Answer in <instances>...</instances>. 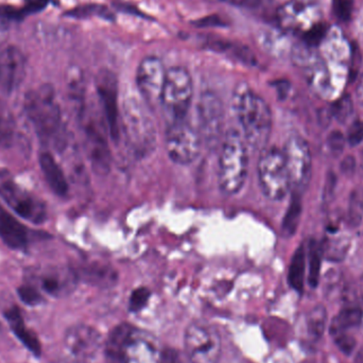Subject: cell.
Wrapping results in <instances>:
<instances>
[{"label": "cell", "mask_w": 363, "mask_h": 363, "mask_svg": "<svg viewBox=\"0 0 363 363\" xmlns=\"http://www.w3.org/2000/svg\"><path fill=\"white\" fill-rule=\"evenodd\" d=\"M232 106L247 146L264 150L272 131V113L264 98L247 83H239L233 93Z\"/></svg>", "instance_id": "cell-1"}, {"label": "cell", "mask_w": 363, "mask_h": 363, "mask_svg": "<svg viewBox=\"0 0 363 363\" xmlns=\"http://www.w3.org/2000/svg\"><path fill=\"white\" fill-rule=\"evenodd\" d=\"M23 108L40 140L44 144L52 145L57 150L63 149L65 131L53 87L43 84L28 91Z\"/></svg>", "instance_id": "cell-2"}, {"label": "cell", "mask_w": 363, "mask_h": 363, "mask_svg": "<svg viewBox=\"0 0 363 363\" xmlns=\"http://www.w3.org/2000/svg\"><path fill=\"white\" fill-rule=\"evenodd\" d=\"M249 155L247 144L234 130H230L222 140L218 165V183L226 196L238 194L247 181Z\"/></svg>", "instance_id": "cell-3"}, {"label": "cell", "mask_w": 363, "mask_h": 363, "mask_svg": "<svg viewBox=\"0 0 363 363\" xmlns=\"http://www.w3.org/2000/svg\"><path fill=\"white\" fill-rule=\"evenodd\" d=\"M148 108L144 101L134 98H129L123 104L121 128L132 152L138 157L150 155L157 146V125Z\"/></svg>", "instance_id": "cell-4"}, {"label": "cell", "mask_w": 363, "mask_h": 363, "mask_svg": "<svg viewBox=\"0 0 363 363\" xmlns=\"http://www.w3.org/2000/svg\"><path fill=\"white\" fill-rule=\"evenodd\" d=\"M194 97L191 74L182 66L167 69L161 106L168 123L185 121Z\"/></svg>", "instance_id": "cell-5"}, {"label": "cell", "mask_w": 363, "mask_h": 363, "mask_svg": "<svg viewBox=\"0 0 363 363\" xmlns=\"http://www.w3.org/2000/svg\"><path fill=\"white\" fill-rule=\"evenodd\" d=\"M80 121L84 130L85 147L91 167L98 174H108L111 167V151L106 133H108L106 119L95 110H87L86 106L80 110Z\"/></svg>", "instance_id": "cell-6"}, {"label": "cell", "mask_w": 363, "mask_h": 363, "mask_svg": "<svg viewBox=\"0 0 363 363\" xmlns=\"http://www.w3.org/2000/svg\"><path fill=\"white\" fill-rule=\"evenodd\" d=\"M260 188L267 198L281 201L291 188L283 151L272 147L264 148L257 166Z\"/></svg>", "instance_id": "cell-7"}, {"label": "cell", "mask_w": 363, "mask_h": 363, "mask_svg": "<svg viewBox=\"0 0 363 363\" xmlns=\"http://www.w3.org/2000/svg\"><path fill=\"white\" fill-rule=\"evenodd\" d=\"M184 347L190 363H218L221 357V336L207 322H194L186 330Z\"/></svg>", "instance_id": "cell-8"}, {"label": "cell", "mask_w": 363, "mask_h": 363, "mask_svg": "<svg viewBox=\"0 0 363 363\" xmlns=\"http://www.w3.org/2000/svg\"><path fill=\"white\" fill-rule=\"evenodd\" d=\"M0 196L21 218L40 224L46 220L44 202L15 182L8 170L0 169Z\"/></svg>", "instance_id": "cell-9"}, {"label": "cell", "mask_w": 363, "mask_h": 363, "mask_svg": "<svg viewBox=\"0 0 363 363\" xmlns=\"http://www.w3.org/2000/svg\"><path fill=\"white\" fill-rule=\"evenodd\" d=\"M165 140L168 157L178 165H189L200 155V134L186 119L168 123Z\"/></svg>", "instance_id": "cell-10"}, {"label": "cell", "mask_w": 363, "mask_h": 363, "mask_svg": "<svg viewBox=\"0 0 363 363\" xmlns=\"http://www.w3.org/2000/svg\"><path fill=\"white\" fill-rule=\"evenodd\" d=\"M224 108L221 99L213 91L201 94L196 106L198 132L202 143L213 148L224 138Z\"/></svg>", "instance_id": "cell-11"}, {"label": "cell", "mask_w": 363, "mask_h": 363, "mask_svg": "<svg viewBox=\"0 0 363 363\" xmlns=\"http://www.w3.org/2000/svg\"><path fill=\"white\" fill-rule=\"evenodd\" d=\"M283 153L291 188L300 194L306 189L311 179L313 161L311 149L304 138L294 135L286 143Z\"/></svg>", "instance_id": "cell-12"}, {"label": "cell", "mask_w": 363, "mask_h": 363, "mask_svg": "<svg viewBox=\"0 0 363 363\" xmlns=\"http://www.w3.org/2000/svg\"><path fill=\"white\" fill-rule=\"evenodd\" d=\"M167 69L157 55H147L138 64L136 84L143 101L149 108L161 106L162 93L165 84Z\"/></svg>", "instance_id": "cell-13"}, {"label": "cell", "mask_w": 363, "mask_h": 363, "mask_svg": "<svg viewBox=\"0 0 363 363\" xmlns=\"http://www.w3.org/2000/svg\"><path fill=\"white\" fill-rule=\"evenodd\" d=\"M96 87L108 134L114 142H118L121 136V116L118 106V85L116 77L111 70H100L96 78Z\"/></svg>", "instance_id": "cell-14"}, {"label": "cell", "mask_w": 363, "mask_h": 363, "mask_svg": "<svg viewBox=\"0 0 363 363\" xmlns=\"http://www.w3.org/2000/svg\"><path fill=\"white\" fill-rule=\"evenodd\" d=\"M27 59L19 47L9 45L0 49V97L18 89L26 76Z\"/></svg>", "instance_id": "cell-15"}, {"label": "cell", "mask_w": 363, "mask_h": 363, "mask_svg": "<svg viewBox=\"0 0 363 363\" xmlns=\"http://www.w3.org/2000/svg\"><path fill=\"white\" fill-rule=\"evenodd\" d=\"M163 349L155 335L134 328L123 350V363H159Z\"/></svg>", "instance_id": "cell-16"}, {"label": "cell", "mask_w": 363, "mask_h": 363, "mask_svg": "<svg viewBox=\"0 0 363 363\" xmlns=\"http://www.w3.org/2000/svg\"><path fill=\"white\" fill-rule=\"evenodd\" d=\"M101 345L99 332L86 324H77L68 328L64 337V347L74 359L85 362L97 354Z\"/></svg>", "instance_id": "cell-17"}, {"label": "cell", "mask_w": 363, "mask_h": 363, "mask_svg": "<svg viewBox=\"0 0 363 363\" xmlns=\"http://www.w3.org/2000/svg\"><path fill=\"white\" fill-rule=\"evenodd\" d=\"M77 275L72 271L60 268L40 270L34 275V286L45 294L55 298L66 296L72 291L76 283Z\"/></svg>", "instance_id": "cell-18"}, {"label": "cell", "mask_w": 363, "mask_h": 363, "mask_svg": "<svg viewBox=\"0 0 363 363\" xmlns=\"http://www.w3.org/2000/svg\"><path fill=\"white\" fill-rule=\"evenodd\" d=\"M0 238L11 249L23 250L29 245V232L0 204Z\"/></svg>", "instance_id": "cell-19"}, {"label": "cell", "mask_w": 363, "mask_h": 363, "mask_svg": "<svg viewBox=\"0 0 363 363\" xmlns=\"http://www.w3.org/2000/svg\"><path fill=\"white\" fill-rule=\"evenodd\" d=\"M311 8L303 2L289 1L279 6L277 12L279 25L286 31L298 32L305 29L311 16Z\"/></svg>", "instance_id": "cell-20"}, {"label": "cell", "mask_w": 363, "mask_h": 363, "mask_svg": "<svg viewBox=\"0 0 363 363\" xmlns=\"http://www.w3.org/2000/svg\"><path fill=\"white\" fill-rule=\"evenodd\" d=\"M6 318L8 320L11 330L14 333L18 340L29 350L34 355L40 356L42 352L40 340H38L33 330H30L23 321L21 311L17 307H12L8 309L6 313Z\"/></svg>", "instance_id": "cell-21"}, {"label": "cell", "mask_w": 363, "mask_h": 363, "mask_svg": "<svg viewBox=\"0 0 363 363\" xmlns=\"http://www.w3.org/2000/svg\"><path fill=\"white\" fill-rule=\"evenodd\" d=\"M40 165L44 174L45 180L50 186L52 191L60 196H66L68 194L67 179L64 174L61 166L57 163L55 157L49 152H42L40 155Z\"/></svg>", "instance_id": "cell-22"}, {"label": "cell", "mask_w": 363, "mask_h": 363, "mask_svg": "<svg viewBox=\"0 0 363 363\" xmlns=\"http://www.w3.org/2000/svg\"><path fill=\"white\" fill-rule=\"evenodd\" d=\"M134 326L128 323L119 324L111 330L106 341V356L108 363H123L125 343Z\"/></svg>", "instance_id": "cell-23"}, {"label": "cell", "mask_w": 363, "mask_h": 363, "mask_svg": "<svg viewBox=\"0 0 363 363\" xmlns=\"http://www.w3.org/2000/svg\"><path fill=\"white\" fill-rule=\"evenodd\" d=\"M362 319V309L358 308V307L343 309L333 319L332 323H330V332L334 336L345 334L347 330L359 326Z\"/></svg>", "instance_id": "cell-24"}, {"label": "cell", "mask_w": 363, "mask_h": 363, "mask_svg": "<svg viewBox=\"0 0 363 363\" xmlns=\"http://www.w3.org/2000/svg\"><path fill=\"white\" fill-rule=\"evenodd\" d=\"M305 272H306V252L304 247L301 245L294 252L290 262L288 281L296 291L303 292L305 284Z\"/></svg>", "instance_id": "cell-25"}, {"label": "cell", "mask_w": 363, "mask_h": 363, "mask_svg": "<svg viewBox=\"0 0 363 363\" xmlns=\"http://www.w3.org/2000/svg\"><path fill=\"white\" fill-rule=\"evenodd\" d=\"M81 277L89 283L99 286H113L116 281L117 274L114 269L106 264H94L82 268Z\"/></svg>", "instance_id": "cell-26"}, {"label": "cell", "mask_w": 363, "mask_h": 363, "mask_svg": "<svg viewBox=\"0 0 363 363\" xmlns=\"http://www.w3.org/2000/svg\"><path fill=\"white\" fill-rule=\"evenodd\" d=\"M301 215H302V202H301L300 194L296 192L290 201L289 207L286 211L281 223V235L286 238H290L296 234L300 224Z\"/></svg>", "instance_id": "cell-27"}, {"label": "cell", "mask_w": 363, "mask_h": 363, "mask_svg": "<svg viewBox=\"0 0 363 363\" xmlns=\"http://www.w3.org/2000/svg\"><path fill=\"white\" fill-rule=\"evenodd\" d=\"M29 17L23 6L12 4H0V30L10 29L12 26L19 25Z\"/></svg>", "instance_id": "cell-28"}, {"label": "cell", "mask_w": 363, "mask_h": 363, "mask_svg": "<svg viewBox=\"0 0 363 363\" xmlns=\"http://www.w3.org/2000/svg\"><path fill=\"white\" fill-rule=\"evenodd\" d=\"M323 245L315 240H311L309 245V273L308 283L311 287L315 288L319 283L320 271H321L322 257H323Z\"/></svg>", "instance_id": "cell-29"}, {"label": "cell", "mask_w": 363, "mask_h": 363, "mask_svg": "<svg viewBox=\"0 0 363 363\" xmlns=\"http://www.w3.org/2000/svg\"><path fill=\"white\" fill-rule=\"evenodd\" d=\"M15 136V121L8 108L0 104V147L8 148Z\"/></svg>", "instance_id": "cell-30"}, {"label": "cell", "mask_w": 363, "mask_h": 363, "mask_svg": "<svg viewBox=\"0 0 363 363\" xmlns=\"http://www.w3.org/2000/svg\"><path fill=\"white\" fill-rule=\"evenodd\" d=\"M94 15L104 17V18H108L110 12H108V9L99 6V4H89L74 6V8L66 11L63 16L68 17V18L84 19L94 16Z\"/></svg>", "instance_id": "cell-31"}, {"label": "cell", "mask_w": 363, "mask_h": 363, "mask_svg": "<svg viewBox=\"0 0 363 363\" xmlns=\"http://www.w3.org/2000/svg\"><path fill=\"white\" fill-rule=\"evenodd\" d=\"M326 322H328V315H326L325 308L323 306L315 307L307 319L309 335L315 339L321 338L325 330Z\"/></svg>", "instance_id": "cell-32"}, {"label": "cell", "mask_w": 363, "mask_h": 363, "mask_svg": "<svg viewBox=\"0 0 363 363\" xmlns=\"http://www.w3.org/2000/svg\"><path fill=\"white\" fill-rule=\"evenodd\" d=\"M328 26L325 23H315L303 33V42L307 47H315L321 44L328 34Z\"/></svg>", "instance_id": "cell-33"}, {"label": "cell", "mask_w": 363, "mask_h": 363, "mask_svg": "<svg viewBox=\"0 0 363 363\" xmlns=\"http://www.w3.org/2000/svg\"><path fill=\"white\" fill-rule=\"evenodd\" d=\"M354 106L352 98L350 96H343L340 99L337 100L333 104L330 114L339 121V123H345L347 119L353 114Z\"/></svg>", "instance_id": "cell-34"}, {"label": "cell", "mask_w": 363, "mask_h": 363, "mask_svg": "<svg viewBox=\"0 0 363 363\" xmlns=\"http://www.w3.org/2000/svg\"><path fill=\"white\" fill-rule=\"evenodd\" d=\"M151 292L148 288L138 287L133 290L129 300V311L136 313L142 311L150 300Z\"/></svg>", "instance_id": "cell-35"}, {"label": "cell", "mask_w": 363, "mask_h": 363, "mask_svg": "<svg viewBox=\"0 0 363 363\" xmlns=\"http://www.w3.org/2000/svg\"><path fill=\"white\" fill-rule=\"evenodd\" d=\"M19 298L26 304L35 306L40 304L43 301V296L38 287L33 284H27V285L21 286L18 289Z\"/></svg>", "instance_id": "cell-36"}, {"label": "cell", "mask_w": 363, "mask_h": 363, "mask_svg": "<svg viewBox=\"0 0 363 363\" xmlns=\"http://www.w3.org/2000/svg\"><path fill=\"white\" fill-rule=\"evenodd\" d=\"M355 0H333V11L335 16L340 21H347L351 19L354 10Z\"/></svg>", "instance_id": "cell-37"}, {"label": "cell", "mask_w": 363, "mask_h": 363, "mask_svg": "<svg viewBox=\"0 0 363 363\" xmlns=\"http://www.w3.org/2000/svg\"><path fill=\"white\" fill-rule=\"evenodd\" d=\"M336 241V245H330L326 250H324L323 247V253H326L328 259L339 262V260H342L349 252V245H347V241Z\"/></svg>", "instance_id": "cell-38"}, {"label": "cell", "mask_w": 363, "mask_h": 363, "mask_svg": "<svg viewBox=\"0 0 363 363\" xmlns=\"http://www.w3.org/2000/svg\"><path fill=\"white\" fill-rule=\"evenodd\" d=\"M55 4V0H23V8L29 16L38 14L48 8L49 4Z\"/></svg>", "instance_id": "cell-39"}, {"label": "cell", "mask_w": 363, "mask_h": 363, "mask_svg": "<svg viewBox=\"0 0 363 363\" xmlns=\"http://www.w3.org/2000/svg\"><path fill=\"white\" fill-rule=\"evenodd\" d=\"M363 140V121H355L352 123L347 133V142L351 146H357Z\"/></svg>", "instance_id": "cell-40"}, {"label": "cell", "mask_w": 363, "mask_h": 363, "mask_svg": "<svg viewBox=\"0 0 363 363\" xmlns=\"http://www.w3.org/2000/svg\"><path fill=\"white\" fill-rule=\"evenodd\" d=\"M328 145L330 147V150L336 155H340L345 149V138L340 131H333L332 133L328 135Z\"/></svg>", "instance_id": "cell-41"}, {"label": "cell", "mask_w": 363, "mask_h": 363, "mask_svg": "<svg viewBox=\"0 0 363 363\" xmlns=\"http://www.w3.org/2000/svg\"><path fill=\"white\" fill-rule=\"evenodd\" d=\"M335 337H336V343L339 349L347 355L351 354L356 345L355 339L347 334H341Z\"/></svg>", "instance_id": "cell-42"}, {"label": "cell", "mask_w": 363, "mask_h": 363, "mask_svg": "<svg viewBox=\"0 0 363 363\" xmlns=\"http://www.w3.org/2000/svg\"><path fill=\"white\" fill-rule=\"evenodd\" d=\"M159 363H181L180 353L172 347H164Z\"/></svg>", "instance_id": "cell-43"}, {"label": "cell", "mask_w": 363, "mask_h": 363, "mask_svg": "<svg viewBox=\"0 0 363 363\" xmlns=\"http://www.w3.org/2000/svg\"><path fill=\"white\" fill-rule=\"evenodd\" d=\"M355 160L352 157H347L345 161L341 164V170L345 172V174H353L354 170H355Z\"/></svg>", "instance_id": "cell-44"}, {"label": "cell", "mask_w": 363, "mask_h": 363, "mask_svg": "<svg viewBox=\"0 0 363 363\" xmlns=\"http://www.w3.org/2000/svg\"><path fill=\"white\" fill-rule=\"evenodd\" d=\"M362 159H363V157H362Z\"/></svg>", "instance_id": "cell-45"}]
</instances>
